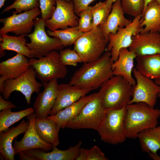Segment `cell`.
<instances>
[{
    "mask_svg": "<svg viewBox=\"0 0 160 160\" xmlns=\"http://www.w3.org/2000/svg\"><path fill=\"white\" fill-rule=\"evenodd\" d=\"M142 151L144 152L157 154L160 149V126L144 129L137 135Z\"/></svg>",
    "mask_w": 160,
    "mask_h": 160,
    "instance_id": "4316f807",
    "label": "cell"
},
{
    "mask_svg": "<svg viewBox=\"0 0 160 160\" xmlns=\"http://www.w3.org/2000/svg\"><path fill=\"white\" fill-rule=\"evenodd\" d=\"M25 36L24 35L12 36L7 34L0 36V50H11L30 58H33L31 51L26 45Z\"/></svg>",
    "mask_w": 160,
    "mask_h": 160,
    "instance_id": "83f0119b",
    "label": "cell"
},
{
    "mask_svg": "<svg viewBox=\"0 0 160 160\" xmlns=\"http://www.w3.org/2000/svg\"><path fill=\"white\" fill-rule=\"evenodd\" d=\"M93 90L92 88H80L69 83L59 84L57 96L49 115H55Z\"/></svg>",
    "mask_w": 160,
    "mask_h": 160,
    "instance_id": "2e32d148",
    "label": "cell"
},
{
    "mask_svg": "<svg viewBox=\"0 0 160 160\" xmlns=\"http://www.w3.org/2000/svg\"><path fill=\"white\" fill-rule=\"evenodd\" d=\"M131 86L127 80L119 75H114L104 82L97 92L104 109L107 111L126 107L131 99Z\"/></svg>",
    "mask_w": 160,
    "mask_h": 160,
    "instance_id": "3957f363",
    "label": "cell"
},
{
    "mask_svg": "<svg viewBox=\"0 0 160 160\" xmlns=\"http://www.w3.org/2000/svg\"><path fill=\"white\" fill-rule=\"evenodd\" d=\"M126 106L107 111L105 118L97 131L101 140L113 145L123 143L127 138L124 126Z\"/></svg>",
    "mask_w": 160,
    "mask_h": 160,
    "instance_id": "ba28073f",
    "label": "cell"
},
{
    "mask_svg": "<svg viewBox=\"0 0 160 160\" xmlns=\"http://www.w3.org/2000/svg\"><path fill=\"white\" fill-rule=\"evenodd\" d=\"M136 68L144 76L160 80V53L137 56Z\"/></svg>",
    "mask_w": 160,
    "mask_h": 160,
    "instance_id": "cb8c5ba5",
    "label": "cell"
},
{
    "mask_svg": "<svg viewBox=\"0 0 160 160\" xmlns=\"http://www.w3.org/2000/svg\"><path fill=\"white\" fill-rule=\"evenodd\" d=\"M160 110L151 108L146 103L127 104L124 124L127 138L135 139L141 131L157 126Z\"/></svg>",
    "mask_w": 160,
    "mask_h": 160,
    "instance_id": "7a4b0ae2",
    "label": "cell"
},
{
    "mask_svg": "<svg viewBox=\"0 0 160 160\" xmlns=\"http://www.w3.org/2000/svg\"><path fill=\"white\" fill-rule=\"evenodd\" d=\"M56 7L52 17L45 20V26L54 31L64 29L68 27H77L79 17L75 13L73 1L71 0H55Z\"/></svg>",
    "mask_w": 160,
    "mask_h": 160,
    "instance_id": "4fadbf2b",
    "label": "cell"
},
{
    "mask_svg": "<svg viewBox=\"0 0 160 160\" xmlns=\"http://www.w3.org/2000/svg\"><path fill=\"white\" fill-rule=\"evenodd\" d=\"M143 28L141 33H160V4L156 0H152L144 8L141 14Z\"/></svg>",
    "mask_w": 160,
    "mask_h": 160,
    "instance_id": "603a6c76",
    "label": "cell"
},
{
    "mask_svg": "<svg viewBox=\"0 0 160 160\" xmlns=\"http://www.w3.org/2000/svg\"><path fill=\"white\" fill-rule=\"evenodd\" d=\"M82 144V142L79 141L74 146L65 150L53 147L50 152L34 149L26 150L23 152L34 160H74L79 155Z\"/></svg>",
    "mask_w": 160,
    "mask_h": 160,
    "instance_id": "ac0fdd59",
    "label": "cell"
},
{
    "mask_svg": "<svg viewBox=\"0 0 160 160\" xmlns=\"http://www.w3.org/2000/svg\"><path fill=\"white\" fill-rule=\"evenodd\" d=\"M115 0H106L105 1L106 4L108 7L110 8H111Z\"/></svg>",
    "mask_w": 160,
    "mask_h": 160,
    "instance_id": "7bdbcfd3",
    "label": "cell"
},
{
    "mask_svg": "<svg viewBox=\"0 0 160 160\" xmlns=\"http://www.w3.org/2000/svg\"><path fill=\"white\" fill-rule=\"evenodd\" d=\"M142 21L141 15H140L134 17L126 27L119 28L116 34H108V42L105 51L110 52L112 62L117 60L121 49L129 47L132 42V37L140 33L143 28L140 25Z\"/></svg>",
    "mask_w": 160,
    "mask_h": 160,
    "instance_id": "30bf717a",
    "label": "cell"
},
{
    "mask_svg": "<svg viewBox=\"0 0 160 160\" xmlns=\"http://www.w3.org/2000/svg\"><path fill=\"white\" fill-rule=\"evenodd\" d=\"M128 48L137 56L160 53V33H140L133 36Z\"/></svg>",
    "mask_w": 160,
    "mask_h": 160,
    "instance_id": "e0dca14e",
    "label": "cell"
},
{
    "mask_svg": "<svg viewBox=\"0 0 160 160\" xmlns=\"http://www.w3.org/2000/svg\"><path fill=\"white\" fill-rule=\"evenodd\" d=\"M93 95V94L84 96L55 115L48 116L47 118L56 122L60 128L63 129L68 121L79 114L84 106L92 99Z\"/></svg>",
    "mask_w": 160,
    "mask_h": 160,
    "instance_id": "484cf974",
    "label": "cell"
},
{
    "mask_svg": "<svg viewBox=\"0 0 160 160\" xmlns=\"http://www.w3.org/2000/svg\"><path fill=\"white\" fill-rule=\"evenodd\" d=\"M132 73L136 83L131 86L132 98L129 104L143 102L154 108L160 92V86L151 79L142 74L135 68H133Z\"/></svg>",
    "mask_w": 160,
    "mask_h": 160,
    "instance_id": "8fae6325",
    "label": "cell"
},
{
    "mask_svg": "<svg viewBox=\"0 0 160 160\" xmlns=\"http://www.w3.org/2000/svg\"><path fill=\"white\" fill-rule=\"evenodd\" d=\"M59 51L60 60L65 65L76 66L78 63L82 62L80 56L74 49H63Z\"/></svg>",
    "mask_w": 160,
    "mask_h": 160,
    "instance_id": "d590c367",
    "label": "cell"
},
{
    "mask_svg": "<svg viewBox=\"0 0 160 160\" xmlns=\"http://www.w3.org/2000/svg\"><path fill=\"white\" fill-rule=\"evenodd\" d=\"M124 13L134 17L141 15L143 11L145 0H121Z\"/></svg>",
    "mask_w": 160,
    "mask_h": 160,
    "instance_id": "1f68e13d",
    "label": "cell"
},
{
    "mask_svg": "<svg viewBox=\"0 0 160 160\" xmlns=\"http://www.w3.org/2000/svg\"><path fill=\"white\" fill-rule=\"evenodd\" d=\"M152 0H145V4L144 8L146 7L148 3ZM160 4V0H156Z\"/></svg>",
    "mask_w": 160,
    "mask_h": 160,
    "instance_id": "f6af8a7d",
    "label": "cell"
},
{
    "mask_svg": "<svg viewBox=\"0 0 160 160\" xmlns=\"http://www.w3.org/2000/svg\"><path fill=\"white\" fill-rule=\"evenodd\" d=\"M29 121L23 120L15 127H12L6 132H0V153L6 160H14L15 155L12 142L18 136L25 132Z\"/></svg>",
    "mask_w": 160,
    "mask_h": 160,
    "instance_id": "44dd1931",
    "label": "cell"
},
{
    "mask_svg": "<svg viewBox=\"0 0 160 160\" xmlns=\"http://www.w3.org/2000/svg\"><path fill=\"white\" fill-rule=\"evenodd\" d=\"M66 1H70L71 0H66Z\"/></svg>",
    "mask_w": 160,
    "mask_h": 160,
    "instance_id": "c3c4849f",
    "label": "cell"
},
{
    "mask_svg": "<svg viewBox=\"0 0 160 160\" xmlns=\"http://www.w3.org/2000/svg\"><path fill=\"white\" fill-rule=\"evenodd\" d=\"M30 67L27 57L17 53L13 57L0 63V75L5 80L16 78Z\"/></svg>",
    "mask_w": 160,
    "mask_h": 160,
    "instance_id": "7402d4cb",
    "label": "cell"
},
{
    "mask_svg": "<svg viewBox=\"0 0 160 160\" xmlns=\"http://www.w3.org/2000/svg\"><path fill=\"white\" fill-rule=\"evenodd\" d=\"M74 5L75 13L78 15L80 12L86 9L89 4L96 0H72Z\"/></svg>",
    "mask_w": 160,
    "mask_h": 160,
    "instance_id": "74e56055",
    "label": "cell"
},
{
    "mask_svg": "<svg viewBox=\"0 0 160 160\" xmlns=\"http://www.w3.org/2000/svg\"><path fill=\"white\" fill-rule=\"evenodd\" d=\"M84 33L79 30L77 26L54 31L49 30L47 31L48 35L59 38L64 47L73 44Z\"/></svg>",
    "mask_w": 160,
    "mask_h": 160,
    "instance_id": "f546056e",
    "label": "cell"
},
{
    "mask_svg": "<svg viewBox=\"0 0 160 160\" xmlns=\"http://www.w3.org/2000/svg\"><path fill=\"white\" fill-rule=\"evenodd\" d=\"M150 157L154 160H160V156L157 154H153L150 153H148Z\"/></svg>",
    "mask_w": 160,
    "mask_h": 160,
    "instance_id": "b9f144b4",
    "label": "cell"
},
{
    "mask_svg": "<svg viewBox=\"0 0 160 160\" xmlns=\"http://www.w3.org/2000/svg\"><path fill=\"white\" fill-rule=\"evenodd\" d=\"M0 57H3L5 53H4V51L0 50Z\"/></svg>",
    "mask_w": 160,
    "mask_h": 160,
    "instance_id": "7dc6e473",
    "label": "cell"
},
{
    "mask_svg": "<svg viewBox=\"0 0 160 160\" xmlns=\"http://www.w3.org/2000/svg\"><path fill=\"white\" fill-rule=\"evenodd\" d=\"M106 52L98 59L84 63L74 72L69 83L80 88L94 90L113 76L111 52Z\"/></svg>",
    "mask_w": 160,
    "mask_h": 160,
    "instance_id": "6da1fadb",
    "label": "cell"
},
{
    "mask_svg": "<svg viewBox=\"0 0 160 160\" xmlns=\"http://www.w3.org/2000/svg\"><path fill=\"white\" fill-rule=\"evenodd\" d=\"M6 0H0V8H1L4 5Z\"/></svg>",
    "mask_w": 160,
    "mask_h": 160,
    "instance_id": "bcb514c9",
    "label": "cell"
},
{
    "mask_svg": "<svg viewBox=\"0 0 160 160\" xmlns=\"http://www.w3.org/2000/svg\"><path fill=\"white\" fill-rule=\"evenodd\" d=\"M154 82L156 84L160 86V80H155ZM157 97H160V92L157 95Z\"/></svg>",
    "mask_w": 160,
    "mask_h": 160,
    "instance_id": "ee69618b",
    "label": "cell"
},
{
    "mask_svg": "<svg viewBox=\"0 0 160 160\" xmlns=\"http://www.w3.org/2000/svg\"><path fill=\"white\" fill-rule=\"evenodd\" d=\"M77 15L79 17L77 26L79 30L84 33L92 29L93 17L91 6L88 7Z\"/></svg>",
    "mask_w": 160,
    "mask_h": 160,
    "instance_id": "e575fe53",
    "label": "cell"
},
{
    "mask_svg": "<svg viewBox=\"0 0 160 160\" xmlns=\"http://www.w3.org/2000/svg\"><path fill=\"white\" fill-rule=\"evenodd\" d=\"M12 108L1 111L0 112V132L5 131L12 125L23 118L34 113L33 108H28L17 112H12Z\"/></svg>",
    "mask_w": 160,
    "mask_h": 160,
    "instance_id": "f1b7e54d",
    "label": "cell"
},
{
    "mask_svg": "<svg viewBox=\"0 0 160 160\" xmlns=\"http://www.w3.org/2000/svg\"><path fill=\"white\" fill-rule=\"evenodd\" d=\"M76 160H108L100 148L94 145L89 149L81 148Z\"/></svg>",
    "mask_w": 160,
    "mask_h": 160,
    "instance_id": "836d02e7",
    "label": "cell"
},
{
    "mask_svg": "<svg viewBox=\"0 0 160 160\" xmlns=\"http://www.w3.org/2000/svg\"><path fill=\"white\" fill-rule=\"evenodd\" d=\"M35 126L36 131L44 141L57 147L59 144V132L60 129L55 121L47 118H36Z\"/></svg>",
    "mask_w": 160,
    "mask_h": 160,
    "instance_id": "d4e9b609",
    "label": "cell"
},
{
    "mask_svg": "<svg viewBox=\"0 0 160 160\" xmlns=\"http://www.w3.org/2000/svg\"><path fill=\"white\" fill-rule=\"evenodd\" d=\"M107 111L103 108L98 92L76 116L68 121L65 128L73 129H89L97 131L102 125Z\"/></svg>",
    "mask_w": 160,
    "mask_h": 160,
    "instance_id": "5b68a950",
    "label": "cell"
},
{
    "mask_svg": "<svg viewBox=\"0 0 160 160\" xmlns=\"http://www.w3.org/2000/svg\"><path fill=\"white\" fill-rule=\"evenodd\" d=\"M45 20L36 17L34 20L33 31L26 35L31 40L30 43H26V45L31 51L33 58H39L52 51H60L64 47L59 38L50 37L46 33Z\"/></svg>",
    "mask_w": 160,
    "mask_h": 160,
    "instance_id": "8992f818",
    "label": "cell"
},
{
    "mask_svg": "<svg viewBox=\"0 0 160 160\" xmlns=\"http://www.w3.org/2000/svg\"><path fill=\"white\" fill-rule=\"evenodd\" d=\"M41 13L37 7L27 11L0 19L3 26L0 29V35L11 32L17 36H26L31 33L34 24V20Z\"/></svg>",
    "mask_w": 160,
    "mask_h": 160,
    "instance_id": "7c38bea8",
    "label": "cell"
},
{
    "mask_svg": "<svg viewBox=\"0 0 160 160\" xmlns=\"http://www.w3.org/2000/svg\"><path fill=\"white\" fill-rule=\"evenodd\" d=\"M20 159L22 160H34L33 159L25 154L23 151L19 152L18 153Z\"/></svg>",
    "mask_w": 160,
    "mask_h": 160,
    "instance_id": "ab89813d",
    "label": "cell"
},
{
    "mask_svg": "<svg viewBox=\"0 0 160 160\" xmlns=\"http://www.w3.org/2000/svg\"><path fill=\"white\" fill-rule=\"evenodd\" d=\"M1 94H0V111L16 108V105L11 101L5 100Z\"/></svg>",
    "mask_w": 160,
    "mask_h": 160,
    "instance_id": "f35d334b",
    "label": "cell"
},
{
    "mask_svg": "<svg viewBox=\"0 0 160 160\" xmlns=\"http://www.w3.org/2000/svg\"><path fill=\"white\" fill-rule=\"evenodd\" d=\"M41 18L46 20L52 16L56 7L55 0H39Z\"/></svg>",
    "mask_w": 160,
    "mask_h": 160,
    "instance_id": "8d00e7d4",
    "label": "cell"
},
{
    "mask_svg": "<svg viewBox=\"0 0 160 160\" xmlns=\"http://www.w3.org/2000/svg\"><path fill=\"white\" fill-rule=\"evenodd\" d=\"M36 77L35 70L30 66L24 73L18 77L6 80L2 93V97L5 99L8 100L13 92H19L25 96L27 104H30L33 93H39L43 86L42 83L37 81Z\"/></svg>",
    "mask_w": 160,
    "mask_h": 160,
    "instance_id": "9c48e42d",
    "label": "cell"
},
{
    "mask_svg": "<svg viewBox=\"0 0 160 160\" xmlns=\"http://www.w3.org/2000/svg\"><path fill=\"white\" fill-rule=\"evenodd\" d=\"M39 0H15L12 4L4 8L2 13L15 9V11L12 13L17 14L39 7Z\"/></svg>",
    "mask_w": 160,
    "mask_h": 160,
    "instance_id": "d6a6232c",
    "label": "cell"
},
{
    "mask_svg": "<svg viewBox=\"0 0 160 160\" xmlns=\"http://www.w3.org/2000/svg\"><path fill=\"white\" fill-rule=\"evenodd\" d=\"M36 118L35 113L27 116L29 124L25 134L20 141L16 140L13 145L15 155L29 149H38L48 151L53 149L52 145L43 140L38 134L35 126Z\"/></svg>",
    "mask_w": 160,
    "mask_h": 160,
    "instance_id": "5bb4252c",
    "label": "cell"
},
{
    "mask_svg": "<svg viewBox=\"0 0 160 160\" xmlns=\"http://www.w3.org/2000/svg\"><path fill=\"white\" fill-rule=\"evenodd\" d=\"M93 17L92 29L104 24L110 13L111 8L106 4L105 1H101L91 6Z\"/></svg>",
    "mask_w": 160,
    "mask_h": 160,
    "instance_id": "4dcf8cb0",
    "label": "cell"
},
{
    "mask_svg": "<svg viewBox=\"0 0 160 160\" xmlns=\"http://www.w3.org/2000/svg\"><path fill=\"white\" fill-rule=\"evenodd\" d=\"M5 80L1 76H0V92L2 94L4 88Z\"/></svg>",
    "mask_w": 160,
    "mask_h": 160,
    "instance_id": "60d3db41",
    "label": "cell"
},
{
    "mask_svg": "<svg viewBox=\"0 0 160 160\" xmlns=\"http://www.w3.org/2000/svg\"><path fill=\"white\" fill-rule=\"evenodd\" d=\"M29 61L30 66L34 69L36 77L42 83L55 79H63L67 73L66 66L62 64L59 53L56 50L38 59L30 58Z\"/></svg>",
    "mask_w": 160,
    "mask_h": 160,
    "instance_id": "52a82bcc",
    "label": "cell"
},
{
    "mask_svg": "<svg viewBox=\"0 0 160 160\" xmlns=\"http://www.w3.org/2000/svg\"><path fill=\"white\" fill-rule=\"evenodd\" d=\"M108 42V40L98 26L79 37L73 44V49L82 62L87 63L99 58L105 51Z\"/></svg>",
    "mask_w": 160,
    "mask_h": 160,
    "instance_id": "277c9868",
    "label": "cell"
},
{
    "mask_svg": "<svg viewBox=\"0 0 160 160\" xmlns=\"http://www.w3.org/2000/svg\"><path fill=\"white\" fill-rule=\"evenodd\" d=\"M124 14L121 0H116L113 4L111 12L105 22L103 24L98 26L108 39L109 33L116 34L119 28L125 27L131 22V20L125 17Z\"/></svg>",
    "mask_w": 160,
    "mask_h": 160,
    "instance_id": "ffe728a7",
    "label": "cell"
},
{
    "mask_svg": "<svg viewBox=\"0 0 160 160\" xmlns=\"http://www.w3.org/2000/svg\"><path fill=\"white\" fill-rule=\"evenodd\" d=\"M43 91L39 93L33 105L36 118H46L49 115L57 98L58 86L57 79H55L42 83Z\"/></svg>",
    "mask_w": 160,
    "mask_h": 160,
    "instance_id": "9a60e30c",
    "label": "cell"
},
{
    "mask_svg": "<svg viewBox=\"0 0 160 160\" xmlns=\"http://www.w3.org/2000/svg\"><path fill=\"white\" fill-rule=\"evenodd\" d=\"M136 57L135 53L128 48H122L119 51L117 60L112 65L114 75L121 76L131 86L136 83L132 73L134 68V59Z\"/></svg>",
    "mask_w": 160,
    "mask_h": 160,
    "instance_id": "d6986e66",
    "label": "cell"
}]
</instances>
